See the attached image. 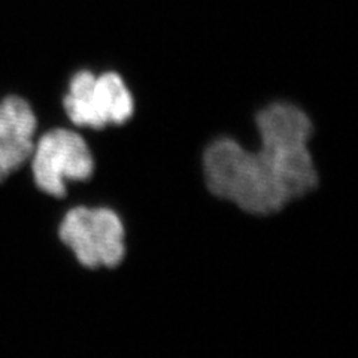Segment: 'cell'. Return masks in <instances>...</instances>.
<instances>
[{
  "label": "cell",
  "mask_w": 358,
  "mask_h": 358,
  "mask_svg": "<svg viewBox=\"0 0 358 358\" xmlns=\"http://www.w3.org/2000/svg\"><path fill=\"white\" fill-rule=\"evenodd\" d=\"M29 162L36 187L52 197L66 194V181H84L94 171L87 142L81 134L67 129H52L42 134Z\"/></svg>",
  "instance_id": "5b68a950"
},
{
  "label": "cell",
  "mask_w": 358,
  "mask_h": 358,
  "mask_svg": "<svg viewBox=\"0 0 358 358\" xmlns=\"http://www.w3.org/2000/svg\"><path fill=\"white\" fill-rule=\"evenodd\" d=\"M59 236L84 267H115L124 259V227L110 209H71L60 224Z\"/></svg>",
  "instance_id": "277c9868"
},
{
  "label": "cell",
  "mask_w": 358,
  "mask_h": 358,
  "mask_svg": "<svg viewBox=\"0 0 358 358\" xmlns=\"http://www.w3.org/2000/svg\"><path fill=\"white\" fill-rule=\"evenodd\" d=\"M203 166L210 192L250 214H273L291 200L273 166L260 150L246 151L236 141L222 138L209 145Z\"/></svg>",
  "instance_id": "6da1fadb"
},
{
  "label": "cell",
  "mask_w": 358,
  "mask_h": 358,
  "mask_svg": "<svg viewBox=\"0 0 358 358\" xmlns=\"http://www.w3.org/2000/svg\"><path fill=\"white\" fill-rule=\"evenodd\" d=\"M38 118L26 99L0 100V184L27 163L36 142Z\"/></svg>",
  "instance_id": "8992f818"
},
{
  "label": "cell",
  "mask_w": 358,
  "mask_h": 358,
  "mask_svg": "<svg viewBox=\"0 0 358 358\" xmlns=\"http://www.w3.org/2000/svg\"><path fill=\"white\" fill-rule=\"evenodd\" d=\"M63 106L75 126L92 129L122 124L134 109L130 90L118 73L94 75L92 71H80L71 78Z\"/></svg>",
  "instance_id": "3957f363"
},
{
  "label": "cell",
  "mask_w": 358,
  "mask_h": 358,
  "mask_svg": "<svg viewBox=\"0 0 358 358\" xmlns=\"http://www.w3.org/2000/svg\"><path fill=\"white\" fill-rule=\"evenodd\" d=\"M255 122L260 151L271 160L289 197L312 192L318 175L308 148L312 133L309 117L294 105L278 102L260 110Z\"/></svg>",
  "instance_id": "7a4b0ae2"
}]
</instances>
